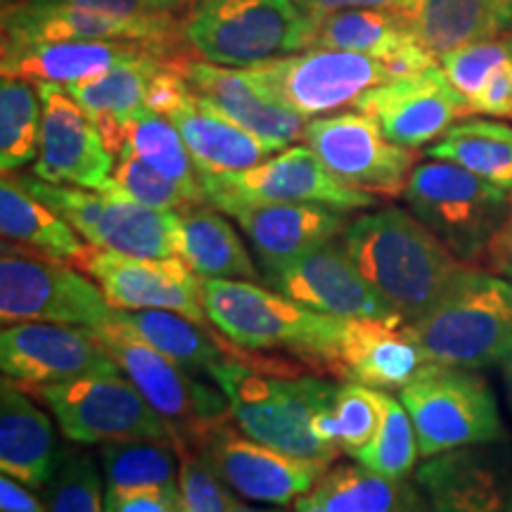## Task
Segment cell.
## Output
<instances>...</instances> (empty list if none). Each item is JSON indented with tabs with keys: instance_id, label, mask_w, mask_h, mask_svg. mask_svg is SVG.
I'll list each match as a JSON object with an SVG mask.
<instances>
[{
	"instance_id": "1",
	"label": "cell",
	"mask_w": 512,
	"mask_h": 512,
	"mask_svg": "<svg viewBox=\"0 0 512 512\" xmlns=\"http://www.w3.org/2000/svg\"><path fill=\"white\" fill-rule=\"evenodd\" d=\"M342 245L389 309L408 323L437 309L475 271L399 207L351 219Z\"/></svg>"
},
{
	"instance_id": "2",
	"label": "cell",
	"mask_w": 512,
	"mask_h": 512,
	"mask_svg": "<svg viewBox=\"0 0 512 512\" xmlns=\"http://www.w3.org/2000/svg\"><path fill=\"white\" fill-rule=\"evenodd\" d=\"M238 354L240 347L233 344L226 361L207 375L228 396L235 425L247 437L290 456L335 463L342 448L316 439L311 422L318 411L335 406L337 384L316 375L247 366Z\"/></svg>"
},
{
	"instance_id": "3",
	"label": "cell",
	"mask_w": 512,
	"mask_h": 512,
	"mask_svg": "<svg viewBox=\"0 0 512 512\" xmlns=\"http://www.w3.org/2000/svg\"><path fill=\"white\" fill-rule=\"evenodd\" d=\"M209 325L245 351H290L330 370L347 318L306 309L249 280H202Z\"/></svg>"
},
{
	"instance_id": "4",
	"label": "cell",
	"mask_w": 512,
	"mask_h": 512,
	"mask_svg": "<svg viewBox=\"0 0 512 512\" xmlns=\"http://www.w3.org/2000/svg\"><path fill=\"white\" fill-rule=\"evenodd\" d=\"M318 22L297 0H195L183 41L204 62L249 69L313 48Z\"/></svg>"
},
{
	"instance_id": "5",
	"label": "cell",
	"mask_w": 512,
	"mask_h": 512,
	"mask_svg": "<svg viewBox=\"0 0 512 512\" xmlns=\"http://www.w3.org/2000/svg\"><path fill=\"white\" fill-rule=\"evenodd\" d=\"M475 268L411 330L427 361L470 370L512 361V283Z\"/></svg>"
},
{
	"instance_id": "6",
	"label": "cell",
	"mask_w": 512,
	"mask_h": 512,
	"mask_svg": "<svg viewBox=\"0 0 512 512\" xmlns=\"http://www.w3.org/2000/svg\"><path fill=\"white\" fill-rule=\"evenodd\" d=\"M403 197L415 219L472 268H484L510 211L508 190L444 159L415 166Z\"/></svg>"
},
{
	"instance_id": "7",
	"label": "cell",
	"mask_w": 512,
	"mask_h": 512,
	"mask_svg": "<svg viewBox=\"0 0 512 512\" xmlns=\"http://www.w3.org/2000/svg\"><path fill=\"white\" fill-rule=\"evenodd\" d=\"M399 399L411 415L422 458L503 441L494 389L470 368L427 363Z\"/></svg>"
},
{
	"instance_id": "8",
	"label": "cell",
	"mask_w": 512,
	"mask_h": 512,
	"mask_svg": "<svg viewBox=\"0 0 512 512\" xmlns=\"http://www.w3.org/2000/svg\"><path fill=\"white\" fill-rule=\"evenodd\" d=\"M46 403L64 437L74 444L112 441H164L176 446V434L136 384L121 373L86 375L57 384H19Z\"/></svg>"
},
{
	"instance_id": "9",
	"label": "cell",
	"mask_w": 512,
	"mask_h": 512,
	"mask_svg": "<svg viewBox=\"0 0 512 512\" xmlns=\"http://www.w3.org/2000/svg\"><path fill=\"white\" fill-rule=\"evenodd\" d=\"M117 309L95 280L64 261L24 252L3 240L0 254V318L3 325L57 323L102 328Z\"/></svg>"
},
{
	"instance_id": "10",
	"label": "cell",
	"mask_w": 512,
	"mask_h": 512,
	"mask_svg": "<svg viewBox=\"0 0 512 512\" xmlns=\"http://www.w3.org/2000/svg\"><path fill=\"white\" fill-rule=\"evenodd\" d=\"M93 332L119 363L121 373L136 384L145 401L169 422L176 434V446L185 444L192 448L216 425L233 420L230 401L219 384L211 387L197 380V373L169 361L117 323H107Z\"/></svg>"
},
{
	"instance_id": "11",
	"label": "cell",
	"mask_w": 512,
	"mask_h": 512,
	"mask_svg": "<svg viewBox=\"0 0 512 512\" xmlns=\"http://www.w3.org/2000/svg\"><path fill=\"white\" fill-rule=\"evenodd\" d=\"M200 176L207 202L223 214L264 204H325L342 211L375 204V195L339 181L309 145L285 147L247 171Z\"/></svg>"
},
{
	"instance_id": "12",
	"label": "cell",
	"mask_w": 512,
	"mask_h": 512,
	"mask_svg": "<svg viewBox=\"0 0 512 512\" xmlns=\"http://www.w3.org/2000/svg\"><path fill=\"white\" fill-rule=\"evenodd\" d=\"M247 72L268 98L304 119L356 105L361 95L392 81V72L377 57L330 48H306Z\"/></svg>"
},
{
	"instance_id": "13",
	"label": "cell",
	"mask_w": 512,
	"mask_h": 512,
	"mask_svg": "<svg viewBox=\"0 0 512 512\" xmlns=\"http://www.w3.org/2000/svg\"><path fill=\"white\" fill-rule=\"evenodd\" d=\"M216 477L247 501L290 505L311 494L330 470L328 463L278 451L235 430V420L221 422L192 446Z\"/></svg>"
},
{
	"instance_id": "14",
	"label": "cell",
	"mask_w": 512,
	"mask_h": 512,
	"mask_svg": "<svg viewBox=\"0 0 512 512\" xmlns=\"http://www.w3.org/2000/svg\"><path fill=\"white\" fill-rule=\"evenodd\" d=\"M304 140L339 181L370 195H403L418 159L415 150L392 143L363 112L313 119Z\"/></svg>"
},
{
	"instance_id": "15",
	"label": "cell",
	"mask_w": 512,
	"mask_h": 512,
	"mask_svg": "<svg viewBox=\"0 0 512 512\" xmlns=\"http://www.w3.org/2000/svg\"><path fill=\"white\" fill-rule=\"evenodd\" d=\"M76 268L91 275L114 309L176 311L200 325L209 323L202 278L178 256L140 259L88 245Z\"/></svg>"
},
{
	"instance_id": "16",
	"label": "cell",
	"mask_w": 512,
	"mask_h": 512,
	"mask_svg": "<svg viewBox=\"0 0 512 512\" xmlns=\"http://www.w3.org/2000/svg\"><path fill=\"white\" fill-rule=\"evenodd\" d=\"M266 285L306 309L337 318H387L389 309L366 275L358 271L342 238L264 266Z\"/></svg>"
},
{
	"instance_id": "17",
	"label": "cell",
	"mask_w": 512,
	"mask_h": 512,
	"mask_svg": "<svg viewBox=\"0 0 512 512\" xmlns=\"http://www.w3.org/2000/svg\"><path fill=\"white\" fill-rule=\"evenodd\" d=\"M465 446L425 458L413 512H512V448Z\"/></svg>"
},
{
	"instance_id": "18",
	"label": "cell",
	"mask_w": 512,
	"mask_h": 512,
	"mask_svg": "<svg viewBox=\"0 0 512 512\" xmlns=\"http://www.w3.org/2000/svg\"><path fill=\"white\" fill-rule=\"evenodd\" d=\"M50 41H136L181 60L183 22L126 19L57 0H24L3 8V43Z\"/></svg>"
},
{
	"instance_id": "19",
	"label": "cell",
	"mask_w": 512,
	"mask_h": 512,
	"mask_svg": "<svg viewBox=\"0 0 512 512\" xmlns=\"http://www.w3.org/2000/svg\"><path fill=\"white\" fill-rule=\"evenodd\" d=\"M354 107L375 119L392 143L408 150L439 140L456 121L472 114L463 93L453 86L441 64L382 83L361 95Z\"/></svg>"
},
{
	"instance_id": "20",
	"label": "cell",
	"mask_w": 512,
	"mask_h": 512,
	"mask_svg": "<svg viewBox=\"0 0 512 512\" xmlns=\"http://www.w3.org/2000/svg\"><path fill=\"white\" fill-rule=\"evenodd\" d=\"M0 368L17 384H57L121 370L93 330L57 323L8 325L0 335Z\"/></svg>"
},
{
	"instance_id": "21",
	"label": "cell",
	"mask_w": 512,
	"mask_h": 512,
	"mask_svg": "<svg viewBox=\"0 0 512 512\" xmlns=\"http://www.w3.org/2000/svg\"><path fill=\"white\" fill-rule=\"evenodd\" d=\"M36 88L43 102V124L34 176L86 190L105 188L117 162L98 126L60 83L43 81Z\"/></svg>"
},
{
	"instance_id": "22",
	"label": "cell",
	"mask_w": 512,
	"mask_h": 512,
	"mask_svg": "<svg viewBox=\"0 0 512 512\" xmlns=\"http://www.w3.org/2000/svg\"><path fill=\"white\" fill-rule=\"evenodd\" d=\"M427 363L411 323L401 316L347 318L330 373L344 382L392 392L406 387Z\"/></svg>"
},
{
	"instance_id": "23",
	"label": "cell",
	"mask_w": 512,
	"mask_h": 512,
	"mask_svg": "<svg viewBox=\"0 0 512 512\" xmlns=\"http://www.w3.org/2000/svg\"><path fill=\"white\" fill-rule=\"evenodd\" d=\"M178 67L204 105L245 128L273 152L285 150L287 145L304 138L306 119L302 114L268 98L247 69L221 67L204 60H181Z\"/></svg>"
},
{
	"instance_id": "24",
	"label": "cell",
	"mask_w": 512,
	"mask_h": 512,
	"mask_svg": "<svg viewBox=\"0 0 512 512\" xmlns=\"http://www.w3.org/2000/svg\"><path fill=\"white\" fill-rule=\"evenodd\" d=\"M147 53L169 57L155 46L136 41H50L3 43V76H17L36 83H79L110 72L119 64ZM174 60V57H169Z\"/></svg>"
},
{
	"instance_id": "25",
	"label": "cell",
	"mask_w": 512,
	"mask_h": 512,
	"mask_svg": "<svg viewBox=\"0 0 512 512\" xmlns=\"http://www.w3.org/2000/svg\"><path fill=\"white\" fill-rule=\"evenodd\" d=\"M230 216L238 221L264 266L339 240L349 226V211L325 204H264L235 209Z\"/></svg>"
},
{
	"instance_id": "26",
	"label": "cell",
	"mask_w": 512,
	"mask_h": 512,
	"mask_svg": "<svg viewBox=\"0 0 512 512\" xmlns=\"http://www.w3.org/2000/svg\"><path fill=\"white\" fill-rule=\"evenodd\" d=\"M53 420L34 396L5 377L0 387V470L29 489H46L60 465Z\"/></svg>"
},
{
	"instance_id": "27",
	"label": "cell",
	"mask_w": 512,
	"mask_h": 512,
	"mask_svg": "<svg viewBox=\"0 0 512 512\" xmlns=\"http://www.w3.org/2000/svg\"><path fill=\"white\" fill-rule=\"evenodd\" d=\"M164 62H169V57L147 53L95 79L64 86L98 126L102 140L114 157L126 147L128 126L147 110L150 81Z\"/></svg>"
},
{
	"instance_id": "28",
	"label": "cell",
	"mask_w": 512,
	"mask_h": 512,
	"mask_svg": "<svg viewBox=\"0 0 512 512\" xmlns=\"http://www.w3.org/2000/svg\"><path fill=\"white\" fill-rule=\"evenodd\" d=\"M100 192V211L86 238H83L88 245L128 256H140V259H171V256H178V211L145 207V204L124 195L112 183V178Z\"/></svg>"
},
{
	"instance_id": "29",
	"label": "cell",
	"mask_w": 512,
	"mask_h": 512,
	"mask_svg": "<svg viewBox=\"0 0 512 512\" xmlns=\"http://www.w3.org/2000/svg\"><path fill=\"white\" fill-rule=\"evenodd\" d=\"M169 119L183 136L200 174L247 171L273 155L266 143L204 105L195 91L169 114Z\"/></svg>"
},
{
	"instance_id": "30",
	"label": "cell",
	"mask_w": 512,
	"mask_h": 512,
	"mask_svg": "<svg viewBox=\"0 0 512 512\" xmlns=\"http://www.w3.org/2000/svg\"><path fill=\"white\" fill-rule=\"evenodd\" d=\"M439 62L472 114L512 121V31L453 50Z\"/></svg>"
},
{
	"instance_id": "31",
	"label": "cell",
	"mask_w": 512,
	"mask_h": 512,
	"mask_svg": "<svg viewBox=\"0 0 512 512\" xmlns=\"http://www.w3.org/2000/svg\"><path fill=\"white\" fill-rule=\"evenodd\" d=\"M176 252L202 280H259V271L238 230L219 211L204 204L178 211Z\"/></svg>"
},
{
	"instance_id": "32",
	"label": "cell",
	"mask_w": 512,
	"mask_h": 512,
	"mask_svg": "<svg viewBox=\"0 0 512 512\" xmlns=\"http://www.w3.org/2000/svg\"><path fill=\"white\" fill-rule=\"evenodd\" d=\"M396 12L408 22L415 41L437 60L510 31L489 0H408Z\"/></svg>"
},
{
	"instance_id": "33",
	"label": "cell",
	"mask_w": 512,
	"mask_h": 512,
	"mask_svg": "<svg viewBox=\"0 0 512 512\" xmlns=\"http://www.w3.org/2000/svg\"><path fill=\"white\" fill-rule=\"evenodd\" d=\"M0 233L3 240L46 259L76 266L86 245L57 211L31 195L12 176L0 183Z\"/></svg>"
},
{
	"instance_id": "34",
	"label": "cell",
	"mask_w": 512,
	"mask_h": 512,
	"mask_svg": "<svg viewBox=\"0 0 512 512\" xmlns=\"http://www.w3.org/2000/svg\"><path fill=\"white\" fill-rule=\"evenodd\" d=\"M112 323L124 328L164 354L169 361L197 375H209L211 368L230 356L228 339H219L204 325L176 311H119Z\"/></svg>"
},
{
	"instance_id": "35",
	"label": "cell",
	"mask_w": 512,
	"mask_h": 512,
	"mask_svg": "<svg viewBox=\"0 0 512 512\" xmlns=\"http://www.w3.org/2000/svg\"><path fill=\"white\" fill-rule=\"evenodd\" d=\"M100 458L105 470V505L140 491L181 494V456L174 444L112 441L102 444Z\"/></svg>"
},
{
	"instance_id": "36",
	"label": "cell",
	"mask_w": 512,
	"mask_h": 512,
	"mask_svg": "<svg viewBox=\"0 0 512 512\" xmlns=\"http://www.w3.org/2000/svg\"><path fill=\"white\" fill-rule=\"evenodd\" d=\"M413 43L418 41L401 12L356 8L320 17L313 48L347 50L387 62Z\"/></svg>"
},
{
	"instance_id": "37",
	"label": "cell",
	"mask_w": 512,
	"mask_h": 512,
	"mask_svg": "<svg viewBox=\"0 0 512 512\" xmlns=\"http://www.w3.org/2000/svg\"><path fill=\"white\" fill-rule=\"evenodd\" d=\"M427 157L453 162L498 188L512 190V126L508 124L486 119L460 121L427 147Z\"/></svg>"
},
{
	"instance_id": "38",
	"label": "cell",
	"mask_w": 512,
	"mask_h": 512,
	"mask_svg": "<svg viewBox=\"0 0 512 512\" xmlns=\"http://www.w3.org/2000/svg\"><path fill=\"white\" fill-rule=\"evenodd\" d=\"M323 512H413L415 484L358 465H337L309 494Z\"/></svg>"
},
{
	"instance_id": "39",
	"label": "cell",
	"mask_w": 512,
	"mask_h": 512,
	"mask_svg": "<svg viewBox=\"0 0 512 512\" xmlns=\"http://www.w3.org/2000/svg\"><path fill=\"white\" fill-rule=\"evenodd\" d=\"M126 147L159 174L174 181L178 188H183L192 202L207 204L200 171L192 162L183 136L169 117L145 110L128 126Z\"/></svg>"
},
{
	"instance_id": "40",
	"label": "cell",
	"mask_w": 512,
	"mask_h": 512,
	"mask_svg": "<svg viewBox=\"0 0 512 512\" xmlns=\"http://www.w3.org/2000/svg\"><path fill=\"white\" fill-rule=\"evenodd\" d=\"M43 102L27 79L3 76L0 83V169L15 174L36 162L41 147Z\"/></svg>"
},
{
	"instance_id": "41",
	"label": "cell",
	"mask_w": 512,
	"mask_h": 512,
	"mask_svg": "<svg viewBox=\"0 0 512 512\" xmlns=\"http://www.w3.org/2000/svg\"><path fill=\"white\" fill-rule=\"evenodd\" d=\"M420 446L413 420L396 396L382 392V422L375 439L354 460L377 475L403 482L418 463Z\"/></svg>"
},
{
	"instance_id": "42",
	"label": "cell",
	"mask_w": 512,
	"mask_h": 512,
	"mask_svg": "<svg viewBox=\"0 0 512 512\" xmlns=\"http://www.w3.org/2000/svg\"><path fill=\"white\" fill-rule=\"evenodd\" d=\"M48 512H107L105 484L93 456L62 448L60 465L46 486Z\"/></svg>"
},
{
	"instance_id": "43",
	"label": "cell",
	"mask_w": 512,
	"mask_h": 512,
	"mask_svg": "<svg viewBox=\"0 0 512 512\" xmlns=\"http://www.w3.org/2000/svg\"><path fill=\"white\" fill-rule=\"evenodd\" d=\"M335 418L339 448L356 458L375 439L382 422V389L344 382L337 389Z\"/></svg>"
},
{
	"instance_id": "44",
	"label": "cell",
	"mask_w": 512,
	"mask_h": 512,
	"mask_svg": "<svg viewBox=\"0 0 512 512\" xmlns=\"http://www.w3.org/2000/svg\"><path fill=\"white\" fill-rule=\"evenodd\" d=\"M112 183L145 207L159 211H185L195 207V202L185 195L183 188H178L174 181L159 174L150 164H145L138 155H133L128 147L117 155V164L112 171Z\"/></svg>"
},
{
	"instance_id": "45",
	"label": "cell",
	"mask_w": 512,
	"mask_h": 512,
	"mask_svg": "<svg viewBox=\"0 0 512 512\" xmlns=\"http://www.w3.org/2000/svg\"><path fill=\"white\" fill-rule=\"evenodd\" d=\"M181 456V496L185 512H228L226 484L211 472L202 456L190 446H176Z\"/></svg>"
},
{
	"instance_id": "46",
	"label": "cell",
	"mask_w": 512,
	"mask_h": 512,
	"mask_svg": "<svg viewBox=\"0 0 512 512\" xmlns=\"http://www.w3.org/2000/svg\"><path fill=\"white\" fill-rule=\"evenodd\" d=\"M79 8L110 12L126 19H152V22H183L195 0H57Z\"/></svg>"
},
{
	"instance_id": "47",
	"label": "cell",
	"mask_w": 512,
	"mask_h": 512,
	"mask_svg": "<svg viewBox=\"0 0 512 512\" xmlns=\"http://www.w3.org/2000/svg\"><path fill=\"white\" fill-rule=\"evenodd\" d=\"M107 512H185L181 494H159V491H140L105 505Z\"/></svg>"
},
{
	"instance_id": "48",
	"label": "cell",
	"mask_w": 512,
	"mask_h": 512,
	"mask_svg": "<svg viewBox=\"0 0 512 512\" xmlns=\"http://www.w3.org/2000/svg\"><path fill=\"white\" fill-rule=\"evenodd\" d=\"M484 268H489L491 273L501 275V278L512 283V190H510V211L505 216V223L496 233V238L491 240L489 252H486Z\"/></svg>"
},
{
	"instance_id": "49",
	"label": "cell",
	"mask_w": 512,
	"mask_h": 512,
	"mask_svg": "<svg viewBox=\"0 0 512 512\" xmlns=\"http://www.w3.org/2000/svg\"><path fill=\"white\" fill-rule=\"evenodd\" d=\"M0 512H48L41 498L31 494L29 486L3 475L0 479Z\"/></svg>"
},
{
	"instance_id": "50",
	"label": "cell",
	"mask_w": 512,
	"mask_h": 512,
	"mask_svg": "<svg viewBox=\"0 0 512 512\" xmlns=\"http://www.w3.org/2000/svg\"><path fill=\"white\" fill-rule=\"evenodd\" d=\"M313 17H325L332 12L356 10V8H380V10H401L408 0H297Z\"/></svg>"
},
{
	"instance_id": "51",
	"label": "cell",
	"mask_w": 512,
	"mask_h": 512,
	"mask_svg": "<svg viewBox=\"0 0 512 512\" xmlns=\"http://www.w3.org/2000/svg\"><path fill=\"white\" fill-rule=\"evenodd\" d=\"M489 3L494 5V10L503 17L505 27L512 31V0H489Z\"/></svg>"
},
{
	"instance_id": "52",
	"label": "cell",
	"mask_w": 512,
	"mask_h": 512,
	"mask_svg": "<svg viewBox=\"0 0 512 512\" xmlns=\"http://www.w3.org/2000/svg\"><path fill=\"white\" fill-rule=\"evenodd\" d=\"M294 508H297V512H323V510L318 508V503L313 501L309 494L302 496V498H297V501H294Z\"/></svg>"
},
{
	"instance_id": "53",
	"label": "cell",
	"mask_w": 512,
	"mask_h": 512,
	"mask_svg": "<svg viewBox=\"0 0 512 512\" xmlns=\"http://www.w3.org/2000/svg\"><path fill=\"white\" fill-rule=\"evenodd\" d=\"M228 512H278V510H261V508H252V505H245V503L235 501V498L230 496V501H228Z\"/></svg>"
},
{
	"instance_id": "54",
	"label": "cell",
	"mask_w": 512,
	"mask_h": 512,
	"mask_svg": "<svg viewBox=\"0 0 512 512\" xmlns=\"http://www.w3.org/2000/svg\"><path fill=\"white\" fill-rule=\"evenodd\" d=\"M503 368V380H505V392H508V401H510V411H512V361L505 363Z\"/></svg>"
},
{
	"instance_id": "55",
	"label": "cell",
	"mask_w": 512,
	"mask_h": 512,
	"mask_svg": "<svg viewBox=\"0 0 512 512\" xmlns=\"http://www.w3.org/2000/svg\"><path fill=\"white\" fill-rule=\"evenodd\" d=\"M24 3V0H3V8H12V5Z\"/></svg>"
}]
</instances>
